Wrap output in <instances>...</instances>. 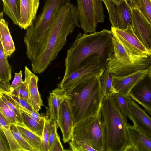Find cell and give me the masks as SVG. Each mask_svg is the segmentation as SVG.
Returning a JSON list of instances; mask_svg holds the SVG:
<instances>
[{
	"label": "cell",
	"instance_id": "obj_1",
	"mask_svg": "<svg viewBox=\"0 0 151 151\" xmlns=\"http://www.w3.org/2000/svg\"><path fill=\"white\" fill-rule=\"evenodd\" d=\"M77 8L70 2L62 6L54 17L37 55L31 63L32 72H43L65 45L67 36L81 27Z\"/></svg>",
	"mask_w": 151,
	"mask_h": 151
},
{
	"label": "cell",
	"instance_id": "obj_2",
	"mask_svg": "<svg viewBox=\"0 0 151 151\" xmlns=\"http://www.w3.org/2000/svg\"><path fill=\"white\" fill-rule=\"evenodd\" d=\"M113 50L111 30L104 29L89 34L79 33L67 51L65 71L62 79H65L96 57L99 58L105 70Z\"/></svg>",
	"mask_w": 151,
	"mask_h": 151
},
{
	"label": "cell",
	"instance_id": "obj_3",
	"mask_svg": "<svg viewBox=\"0 0 151 151\" xmlns=\"http://www.w3.org/2000/svg\"><path fill=\"white\" fill-rule=\"evenodd\" d=\"M100 77H93L66 93L72 112L73 127L81 121L100 114L104 97Z\"/></svg>",
	"mask_w": 151,
	"mask_h": 151
},
{
	"label": "cell",
	"instance_id": "obj_4",
	"mask_svg": "<svg viewBox=\"0 0 151 151\" xmlns=\"http://www.w3.org/2000/svg\"><path fill=\"white\" fill-rule=\"evenodd\" d=\"M101 113L105 133V151H124L128 145L127 119L112 96L104 97Z\"/></svg>",
	"mask_w": 151,
	"mask_h": 151
},
{
	"label": "cell",
	"instance_id": "obj_5",
	"mask_svg": "<svg viewBox=\"0 0 151 151\" xmlns=\"http://www.w3.org/2000/svg\"><path fill=\"white\" fill-rule=\"evenodd\" d=\"M70 0H46L38 17L26 30L23 38L27 58L31 63L36 58L50 26L59 9Z\"/></svg>",
	"mask_w": 151,
	"mask_h": 151
},
{
	"label": "cell",
	"instance_id": "obj_6",
	"mask_svg": "<svg viewBox=\"0 0 151 151\" xmlns=\"http://www.w3.org/2000/svg\"><path fill=\"white\" fill-rule=\"evenodd\" d=\"M72 139L87 141L101 151H105V133L101 111L97 115L88 118L76 125Z\"/></svg>",
	"mask_w": 151,
	"mask_h": 151
},
{
	"label": "cell",
	"instance_id": "obj_7",
	"mask_svg": "<svg viewBox=\"0 0 151 151\" xmlns=\"http://www.w3.org/2000/svg\"><path fill=\"white\" fill-rule=\"evenodd\" d=\"M76 1L81 27L85 33L95 32L97 24L104 21L102 0Z\"/></svg>",
	"mask_w": 151,
	"mask_h": 151
},
{
	"label": "cell",
	"instance_id": "obj_8",
	"mask_svg": "<svg viewBox=\"0 0 151 151\" xmlns=\"http://www.w3.org/2000/svg\"><path fill=\"white\" fill-rule=\"evenodd\" d=\"M105 70L99 58H93L84 66L62 79L57 87L66 93L80 83L96 76L100 77Z\"/></svg>",
	"mask_w": 151,
	"mask_h": 151
},
{
	"label": "cell",
	"instance_id": "obj_9",
	"mask_svg": "<svg viewBox=\"0 0 151 151\" xmlns=\"http://www.w3.org/2000/svg\"><path fill=\"white\" fill-rule=\"evenodd\" d=\"M151 66L150 55L138 56L123 62L117 60L112 52L108 60L106 69L115 75L124 76L147 69Z\"/></svg>",
	"mask_w": 151,
	"mask_h": 151
},
{
	"label": "cell",
	"instance_id": "obj_10",
	"mask_svg": "<svg viewBox=\"0 0 151 151\" xmlns=\"http://www.w3.org/2000/svg\"><path fill=\"white\" fill-rule=\"evenodd\" d=\"M105 5L112 27L125 30L133 27L132 7L127 0L119 4L110 0H102Z\"/></svg>",
	"mask_w": 151,
	"mask_h": 151
},
{
	"label": "cell",
	"instance_id": "obj_11",
	"mask_svg": "<svg viewBox=\"0 0 151 151\" xmlns=\"http://www.w3.org/2000/svg\"><path fill=\"white\" fill-rule=\"evenodd\" d=\"M111 30L113 35L131 56L151 55V51L148 50L139 40L134 32L132 27L121 30L111 27Z\"/></svg>",
	"mask_w": 151,
	"mask_h": 151
},
{
	"label": "cell",
	"instance_id": "obj_12",
	"mask_svg": "<svg viewBox=\"0 0 151 151\" xmlns=\"http://www.w3.org/2000/svg\"><path fill=\"white\" fill-rule=\"evenodd\" d=\"M151 116V66L147 74L136 84L129 95Z\"/></svg>",
	"mask_w": 151,
	"mask_h": 151
},
{
	"label": "cell",
	"instance_id": "obj_13",
	"mask_svg": "<svg viewBox=\"0 0 151 151\" xmlns=\"http://www.w3.org/2000/svg\"><path fill=\"white\" fill-rule=\"evenodd\" d=\"M56 122L61 131L63 142H69L72 138L74 127L73 115L68 96L61 104Z\"/></svg>",
	"mask_w": 151,
	"mask_h": 151
},
{
	"label": "cell",
	"instance_id": "obj_14",
	"mask_svg": "<svg viewBox=\"0 0 151 151\" xmlns=\"http://www.w3.org/2000/svg\"><path fill=\"white\" fill-rule=\"evenodd\" d=\"M132 10L133 31L146 48L151 51V25L137 8L132 7Z\"/></svg>",
	"mask_w": 151,
	"mask_h": 151
},
{
	"label": "cell",
	"instance_id": "obj_15",
	"mask_svg": "<svg viewBox=\"0 0 151 151\" xmlns=\"http://www.w3.org/2000/svg\"><path fill=\"white\" fill-rule=\"evenodd\" d=\"M128 117L137 129L151 138V118L130 97Z\"/></svg>",
	"mask_w": 151,
	"mask_h": 151
},
{
	"label": "cell",
	"instance_id": "obj_16",
	"mask_svg": "<svg viewBox=\"0 0 151 151\" xmlns=\"http://www.w3.org/2000/svg\"><path fill=\"white\" fill-rule=\"evenodd\" d=\"M149 68L126 75H114L113 86L115 92L129 95L132 88L148 72Z\"/></svg>",
	"mask_w": 151,
	"mask_h": 151
},
{
	"label": "cell",
	"instance_id": "obj_17",
	"mask_svg": "<svg viewBox=\"0 0 151 151\" xmlns=\"http://www.w3.org/2000/svg\"><path fill=\"white\" fill-rule=\"evenodd\" d=\"M128 145L124 151H151V138L127 123Z\"/></svg>",
	"mask_w": 151,
	"mask_h": 151
},
{
	"label": "cell",
	"instance_id": "obj_18",
	"mask_svg": "<svg viewBox=\"0 0 151 151\" xmlns=\"http://www.w3.org/2000/svg\"><path fill=\"white\" fill-rule=\"evenodd\" d=\"M40 0H21L20 18L18 25L26 30L35 19Z\"/></svg>",
	"mask_w": 151,
	"mask_h": 151
},
{
	"label": "cell",
	"instance_id": "obj_19",
	"mask_svg": "<svg viewBox=\"0 0 151 151\" xmlns=\"http://www.w3.org/2000/svg\"><path fill=\"white\" fill-rule=\"evenodd\" d=\"M25 79L28 83L30 101L34 109L37 112L44 105L39 93L38 83V77L26 66L24 68Z\"/></svg>",
	"mask_w": 151,
	"mask_h": 151
},
{
	"label": "cell",
	"instance_id": "obj_20",
	"mask_svg": "<svg viewBox=\"0 0 151 151\" xmlns=\"http://www.w3.org/2000/svg\"><path fill=\"white\" fill-rule=\"evenodd\" d=\"M4 12L0 14V42L6 55L11 56L15 50V45L9 28L8 22L3 18Z\"/></svg>",
	"mask_w": 151,
	"mask_h": 151
},
{
	"label": "cell",
	"instance_id": "obj_21",
	"mask_svg": "<svg viewBox=\"0 0 151 151\" xmlns=\"http://www.w3.org/2000/svg\"><path fill=\"white\" fill-rule=\"evenodd\" d=\"M67 96L64 91L58 87L49 93L48 103L49 115L50 119L57 121L61 104Z\"/></svg>",
	"mask_w": 151,
	"mask_h": 151
},
{
	"label": "cell",
	"instance_id": "obj_22",
	"mask_svg": "<svg viewBox=\"0 0 151 151\" xmlns=\"http://www.w3.org/2000/svg\"><path fill=\"white\" fill-rule=\"evenodd\" d=\"M15 124L23 137L35 151H42V138L30 130L23 123H18Z\"/></svg>",
	"mask_w": 151,
	"mask_h": 151
},
{
	"label": "cell",
	"instance_id": "obj_23",
	"mask_svg": "<svg viewBox=\"0 0 151 151\" xmlns=\"http://www.w3.org/2000/svg\"><path fill=\"white\" fill-rule=\"evenodd\" d=\"M3 10L12 20L13 23L18 25L20 18L21 0H2Z\"/></svg>",
	"mask_w": 151,
	"mask_h": 151
},
{
	"label": "cell",
	"instance_id": "obj_24",
	"mask_svg": "<svg viewBox=\"0 0 151 151\" xmlns=\"http://www.w3.org/2000/svg\"><path fill=\"white\" fill-rule=\"evenodd\" d=\"M10 85L9 83L3 86L0 90V92L5 93L22 98L26 99L31 103L28 85L25 80H24V82L20 86L16 88H11Z\"/></svg>",
	"mask_w": 151,
	"mask_h": 151
},
{
	"label": "cell",
	"instance_id": "obj_25",
	"mask_svg": "<svg viewBox=\"0 0 151 151\" xmlns=\"http://www.w3.org/2000/svg\"><path fill=\"white\" fill-rule=\"evenodd\" d=\"M0 42V82H9L12 78V66L9 65Z\"/></svg>",
	"mask_w": 151,
	"mask_h": 151
},
{
	"label": "cell",
	"instance_id": "obj_26",
	"mask_svg": "<svg viewBox=\"0 0 151 151\" xmlns=\"http://www.w3.org/2000/svg\"><path fill=\"white\" fill-rule=\"evenodd\" d=\"M114 75L111 72L105 69L100 77V83L104 97H111L116 92L113 86Z\"/></svg>",
	"mask_w": 151,
	"mask_h": 151
},
{
	"label": "cell",
	"instance_id": "obj_27",
	"mask_svg": "<svg viewBox=\"0 0 151 151\" xmlns=\"http://www.w3.org/2000/svg\"><path fill=\"white\" fill-rule=\"evenodd\" d=\"M19 109L23 124L28 129L41 138L44 126L41 125L37 121L24 112L18 106Z\"/></svg>",
	"mask_w": 151,
	"mask_h": 151
},
{
	"label": "cell",
	"instance_id": "obj_28",
	"mask_svg": "<svg viewBox=\"0 0 151 151\" xmlns=\"http://www.w3.org/2000/svg\"><path fill=\"white\" fill-rule=\"evenodd\" d=\"M113 50L112 53L118 61L123 62L128 61L137 57L132 56L129 55L123 46L113 35Z\"/></svg>",
	"mask_w": 151,
	"mask_h": 151
},
{
	"label": "cell",
	"instance_id": "obj_29",
	"mask_svg": "<svg viewBox=\"0 0 151 151\" xmlns=\"http://www.w3.org/2000/svg\"><path fill=\"white\" fill-rule=\"evenodd\" d=\"M70 148L73 151H101L96 146L85 140L72 139L69 142Z\"/></svg>",
	"mask_w": 151,
	"mask_h": 151
},
{
	"label": "cell",
	"instance_id": "obj_30",
	"mask_svg": "<svg viewBox=\"0 0 151 151\" xmlns=\"http://www.w3.org/2000/svg\"><path fill=\"white\" fill-rule=\"evenodd\" d=\"M118 108L126 118L128 116L129 97L120 93L115 92L112 96Z\"/></svg>",
	"mask_w": 151,
	"mask_h": 151
},
{
	"label": "cell",
	"instance_id": "obj_31",
	"mask_svg": "<svg viewBox=\"0 0 151 151\" xmlns=\"http://www.w3.org/2000/svg\"><path fill=\"white\" fill-rule=\"evenodd\" d=\"M7 100L9 101L15 106L16 104L26 108L32 112L39 114L33 107L31 104L26 99L17 96L7 94L4 92L0 93Z\"/></svg>",
	"mask_w": 151,
	"mask_h": 151
},
{
	"label": "cell",
	"instance_id": "obj_32",
	"mask_svg": "<svg viewBox=\"0 0 151 151\" xmlns=\"http://www.w3.org/2000/svg\"><path fill=\"white\" fill-rule=\"evenodd\" d=\"M10 130L14 137L24 151H35L23 137L15 124H11Z\"/></svg>",
	"mask_w": 151,
	"mask_h": 151
},
{
	"label": "cell",
	"instance_id": "obj_33",
	"mask_svg": "<svg viewBox=\"0 0 151 151\" xmlns=\"http://www.w3.org/2000/svg\"><path fill=\"white\" fill-rule=\"evenodd\" d=\"M0 110L11 124H16L18 123H23L15 112L10 108L1 98Z\"/></svg>",
	"mask_w": 151,
	"mask_h": 151
},
{
	"label": "cell",
	"instance_id": "obj_34",
	"mask_svg": "<svg viewBox=\"0 0 151 151\" xmlns=\"http://www.w3.org/2000/svg\"><path fill=\"white\" fill-rule=\"evenodd\" d=\"M49 115L45 117V122L44 129L42 137V151H49V139L50 133L51 119L49 118Z\"/></svg>",
	"mask_w": 151,
	"mask_h": 151
},
{
	"label": "cell",
	"instance_id": "obj_35",
	"mask_svg": "<svg viewBox=\"0 0 151 151\" xmlns=\"http://www.w3.org/2000/svg\"><path fill=\"white\" fill-rule=\"evenodd\" d=\"M137 8L151 25V0H141Z\"/></svg>",
	"mask_w": 151,
	"mask_h": 151
},
{
	"label": "cell",
	"instance_id": "obj_36",
	"mask_svg": "<svg viewBox=\"0 0 151 151\" xmlns=\"http://www.w3.org/2000/svg\"><path fill=\"white\" fill-rule=\"evenodd\" d=\"M1 129L8 140L11 151H24L14 137L10 130H7L4 128Z\"/></svg>",
	"mask_w": 151,
	"mask_h": 151
},
{
	"label": "cell",
	"instance_id": "obj_37",
	"mask_svg": "<svg viewBox=\"0 0 151 151\" xmlns=\"http://www.w3.org/2000/svg\"><path fill=\"white\" fill-rule=\"evenodd\" d=\"M58 127L57 122L51 119L50 133L49 139V151H50L51 149L58 134L57 132V129Z\"/></svg>",
	"mask_w": 151,
	"mask_h": 151
},
{
	"label": "cell",
	"instance_id": "obj_38",
	"mask_svg": "<svg viewBox=\"0 0 151 151\" xmlns=\"http://www.w3.org/2000/svg\"><path fill=\"white\" fill-rule=\"evenodd\" d=\"M0 151H11L10 145L3 131L0 127Z\"/></svg>",
	"mask_w": 151,
	"mask_h": 151
},
{
	"label": "cell",
	"instance_id": "obj_39",
	"mask_svg": "<svg viewBox=\"0 0 151 151\" xmlns=\"http://www.w3.org/2000/svg\"><path fill=\"white\" fill-rule=\"evenodd\" d=\"M18 106L24 112L31 117L32 118L37 121L41 125L44 126L45 122V117L43 116L39 113H37L32 112L30 110L20 106L16 104V106Z\"/></svg>",
	"mask_w": 151,
	"mask_h": 151
},
{
	"label": "cell",
	"instance_id": "obj_40",
	"mask_svg": "<svg viewBox=\"0 0 151 151\" xmlns=\"http://www.w3.org/2000/svg\"><path fill=\"white\" fill-rule=\"evenodd\" d=\"M0 98L8 106L14 111L17 114L20 119L23 122L21 115L18 106H16L12 103L7 100L2 95L0 94Z\"/></svg>",
	"mask_w": 151,
	"mask_h": 151
},
{
	"label": "cell",
	"instance_id": "obj_41",
	"mask_svg": "<svg viewBox=\"0 0 151 151\" xmlns=\"http://www.w3.org/2000/svg\"><path fill=\"white\" fill-rule=\"evenodd\" d=\"M22 70L18 73H15L14 77L10 86L12 88L17 87L20 86L24 82L22 79Z\"/></svg>",
	"mask_w": 151,
	"mask_h": 151
},
{
	"label": "cell",
	"instance_id": "obj_42",
	"mask_svg": "<svg viewBox=\"0 0 151 151\" xmlns=\"http://www.w3.org/2000/svg\"><path fill=\"white\" fill-rule=\"evenodd\" d=\"M59 136L58 134L55 140L50 151H64Z\"/></svg>",
	"mask_w": 151,
	"mask_h": 151
},
{
	"label": "cell",
	"instance_id": "obj_43",
	"mask_svg": "<svg viewBox=\"0 0 151 151\" xmlns=\"http://www.w3.org/2000/svg\"><path fill=\"white\" fill-rule=\"evenodd\" d=\"M11 124L0 110V127L7 130H10Z\"/></svg>",
	"mask_w": 151,
	"mask_h": 151
},
{
	"label": "cell",
	"instance_id": "obj_44",
	"mask_svg": "<svg viewBox=\"0 0 151 151\" xmlns=\"http://www.w3.org/2000/svg\"><path fill=\"white\" fill-rule=\"evenodd\" d=\"M132 8H137L140 5L141 0H127Z\"/></svg>",
	"mask_w": 151,
	"mask_h": 151
},
{
	"label": "cell",
	"instance_id": "obj_45",
	"mask_svg": "<svg viewBox=\"0 0 151 151\" xmlns=\"http://www.w3.org/2000/svg\"><path fill=\"white\" fill-rule=\"evenodd\" d=\"M114 3L117 4H119L124 0H110Z\"/></svg>",
	"mask_w": 151,
	"mask_h": 151
},
{
	"label": "cell",
	"instance_id": "obj_46",
	"mask_svg": "<svg viewBox=\"0 0 151 151\" xmlns=\"http://www.w3.org/2000/svg\"><path fill=\"white\" fill-rule=\"evenodd\" d=\"M150 57L151 60V55H150Z\"/></svg>",
	"mask_w": 151,
	"mask_h": 151
}]
</instances>
